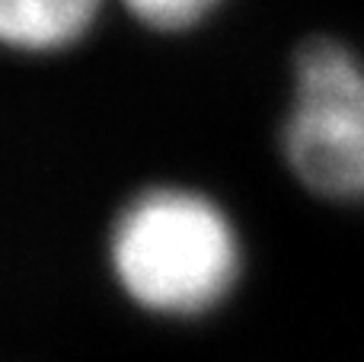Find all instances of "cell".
I'll use <instances>...</instances> for the list:
<instances>
[{"label": "cell", "instance_id": "6da1fadb", "mask_svg": "<svg viewBox=\"0 0 364 362\" xmlns=\"http://www.w3.org/2000/svg\"><path fill=\"white\" fill-rule=\"evenodd\" d=\"M109 267L138 308L195 318L230 295L240 276V241L214 199L182 186H151L115 215Z\"/></svg>", "mask_w": 364, "mask_h": 362}, {"label": "cell", "instance_id": "7a4b0ae2", "mask_svg": "<svg viewBox=\"0 0 364 362\" xmlns=\"http://www.w3.org/2000/svg\"><path fill=\"white\" fill-rule=\"evenodd\" d=\"M282 151L316 196L364 202V58L336 38L297 48Z\"/></svg>", "mask_w": 364, "mask_h": 362}, {"label": "cell", "instance_id": "3957f363", "mask_svg": "<svg viewBox=\"0 0 364 362\" xmlns=\"http://www.w3.org/2000/svg\"><path fill=\"white\" fill-rule=\"evenodd\" d=\"M102 0H0V36L16 51H58L83 38Z\"/></svg>", "mask_w": 364, "mask_h": 362}, {"label": "cell", "instance_id": "277c9868", "mask_svg": "<svg viewBox=\"0 0 364 362\" xmlns=\"http://www.w3.org/2000/svg\"><path fill=\"white\" fill-rule=\"evenodd\" d=\"M122 4L147 29L179 32V29L201 23L220 0H122Z\"/></svg>", "mask_w": 364, "mask_h": 362}]
</instances>
